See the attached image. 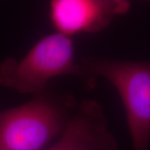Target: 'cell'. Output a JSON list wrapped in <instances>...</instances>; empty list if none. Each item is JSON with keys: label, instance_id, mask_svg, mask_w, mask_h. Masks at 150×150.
I'll use <instances>...</instances> for the list:
<instances>
[{"label": "cell", "instance_id": "6da1fadb", "mask_svg": "<svg viewBox=\"0 0 150 150\" xmlns=\"http://www.w3.org/2000/svg\"><path fill=\"white\" fill-rule=\"evenodd\" d=\"M65 75L88 78L75 61L73 38L57 32L41 38L21 59L0 64V84L24 94L40 95L52 79Z\"/></svg>", "mask_w": 150, "mask_h": 150}, {"label": "cell", "instance_id": "7a4b0ae2", "mask_svg": "<svg viewBox=\"0 0 150 150\" xmlns=\"http://www.w3.org/2000/svg\"><path fill=\"white\" fill-rule=\"evenodd\" d=\"M80 64L88 78L102 77L117 89L125 109L134 150H149L150 62L88 57Z\"/></svg>", "mask_w": 150, "mask_h": 150}, {"label": "cell", "instance_id": "3957f363", "mask_svg": "<svg viewBox=\"0 0 150 150\" xmlns=\"http://www.w3.org/2000/svg\"><path fill=\"white\" fill-rule=\"evenodd\" d=\"M69 118L55 98L44 93L0 112V150H44Z\"/></svg>", "mask_w": 150, "mask_h": 150}, {"label": "cell", "instance_id": "277c9868", "mask_svg": "<svg viewBox=\"0 0 150 150\" xmlns=\"http://www.w3.org/2000/svg\"><path fill=\"white\" fill-rule=\"evenodd\" d=\"M48 8L56 32L73 38L102 31L115 18L127 13L131 4L124 0H52Z\"/></svg>", "mask_w": 150, "mask_h": 150}, {"label": "cell", "instance_id": "5b68a950", "mask_svg": "<svg viewBox=\"0 0 150 150\" xmlns=\"http://www.w3.org/2000/svg\"><path fill=\"white\" fill-rule=\"evenodd\" d=\"M102 105L84 99L69 118L58 141L46 150H116Z\"/></svg>", "mask_w": 150, "mask_h": 150}]
</instances>
